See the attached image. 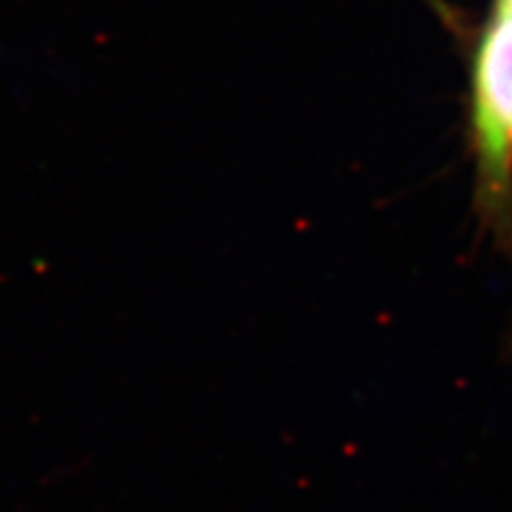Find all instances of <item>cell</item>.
I'll return each instance as SVG.
<instances>
[{"mask_svg":"<svg viewBox=\"0 0 512 512\" xmlns=\"http://www.w3.org/2000/svg\"><path fill=\"white\" fill-rule=\"evenodd\" d=\"M494 15L512 17V0H494Z\"/></svg>","mask_w":512,"mask_h":512,"instance_id":"obj_2","label":"cell"},{"mask_svg":"<svg viewBox=\"0 0 512 512\" xmlns=\"http://www.w3.org/2000/svg\"><path fill=\"white\" fill-rule=\"evenodd\" d=\"M475 145L482 195L494 219L510 223L512 17L494 15L475 57Z\"/></svg>","mask_w":512,"mask_h":512,"instance_id":"obj_1","label":"cell"}]
</instances>
